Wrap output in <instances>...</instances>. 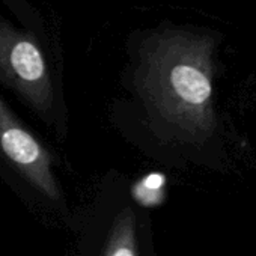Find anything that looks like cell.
<instances>
[{
	"mask_svg": "<svg viewBox=\"0 0 256 256\" xmlns=\"http://www.w3.org/2000/svg\"><path fill=\"white\" fill-rule=\"evenodd\" d=\"M136 88L160 132L182 142L210 138L217 118L212 104V41L208 36L166 30L140 47Z\"/></svg>",
	"mask_w": 256,
	"mask_h": 256,
	"instance_id": "obj_1",
	"label": "cell"
},
{
	"mask_svg": "<svg viewBox=\"0 0 256 256\" xmlns=\"http://www.w3.org/2000/svg\"><path fill=\"white\" fill-rule=\"evenodd\" d=\"M0 80L14 89L35 112L53 107V83L35 40L0 18Z\"/></svg>",
	"mask_w": 256,
	"mask_h": 256,
	"instance_id": "obj_2",
	"label": "cell"
},
{
	"mask_svg": "<svg viewBox=\"0 0 256 256\" xmlns=\"http://www.w3.org/2000/svg\"><path fill=\"white\" fill-rule=\"evenodd\" d=\"M0 151L10 163L44 196L60 198L47 150L26 130L0 98Z\"/></svg>",
	"mask_w": 256,
	"mask_h": 256,
	"instance_id": "obj_3",
	"label": "cell"
},
{
	"mask_svg": "<svg viewBox=\"0 0 256 256\" xmlns=\"http://www.w3.org/2000/svg\"><path fill=\"white\" fill-rule=\"evenodd\" d=\"M102 256H138L136 214L132 208L122 210L114 218Z\"/></svg>",
	"mask_w": 256,
	"mask_h": 256,
	"instance_id": "obj_4",
	"label": "cell"
}]
</instances>
